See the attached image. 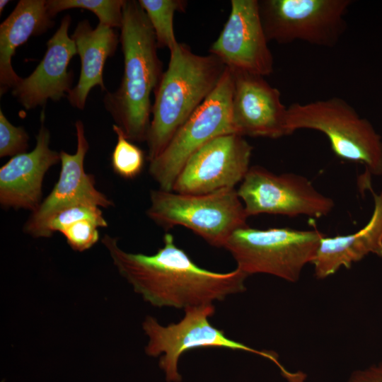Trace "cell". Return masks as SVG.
Returning a JSON list of instances; mask_svg holds the SVG:
<instances>
[{
    "label": "cell",
    "instance_id": "17",
    "mask_svg": "<svg viewBox=\"0 0 382 382\" xmlns=\"http://www.w3.org/2000/svg\"><path fill=\"white\" fill-rule=\"evenodd\" d=\"M371 192L374 209L362 228L347 235L322 238L312 263L316 278L325 279L342 267L350 268L370 253L382 257V191L379 194Z\"/></svg>",
    "mask_w": 382,
    "mask_h": 382
},
{
    "label": "cell",
    "instance_id": "18",
    "mask_svg": "<svg viewBox=\"0 0 382 382\" xmlns=\"http://www.w3.org/2000/svg\"><path fill=\"white\" fill-rule=\"evenodd\" d=\"M81 59L79 79L67 95L71 106L83 110L90 91L98 86L105 91L103 69L106 59L114 55L120 40L114 28L102 25L92 28L84 19L76 25L71 36Z\"/></svg>",
    "mask_w": 382,
    "mask_h": 382
},
{
    "label": "cell",
    "instance_id": "10",
    "mask_svg": "<svg viewBox=\"0 0 382 382\" xmlns=\"http://www.w3.org/2000/svg\"><path fill=\"white\" fill-rule=\"evenodd\" d=\"M237 193L248 217L268 214L320 218L335 207L334 201L318 191L306 177L276 174L260 166L250 167Z\"/></svg>",
    "mask_w": 382,
    "mask_h": 382
},
{
    "label": "cell",
    "instance_id": "21",
    "mask_svg": "<svg viewBox=\"0 0 382 382\" xmlns=\"http://www.w3.org/2000/svg\"><path fill=\"white\" fill-rule=\"evenodd\" d=\"M125 0H47V8L52 17L71 8L88 10L96 15L99 23L110 28H120Z\"/></svg>",
    "mask_w": 382,
    "mask_h": 382
},
{
    "label": "cell",
    "instance_id": "9",
    "mask_svg": "<svg viewBox=\"0 0 382 382\" xmlns=\"http://www.w3.org/2000/svg\"><path fill=\"white\" fill-rule=\"evenodd\" d=\"M351 0L258 1L262 27L269 41L301 40L332 47L346 30Z\"/></svg>",
    "mask_w": 382,
    "mask_h": 382
},
{
    "label": "cell",
    "instance_id": "14",
    "mask_svg": "<svg viewBox=\"0 0 382 382\" xmlns=\"http://www.w3.org/2000/svg\"><path fill=\"white\" fill-rule=\"evenodd\" d=\"M231 71L233 78L232 120L236 134L271 139L286 136L287 108L281 101L279 91L270 85L264 76Z\"/></svg>",
    "mask_w": 382,
    "mask_h": 382
},
{
    "label": "cell",
    "instance_id": "27",
    "mask_svg": "<svg viewBox=\"0 0 382 382\" xmlns=\"http://www.w3.org/2000/svg\"><path fill=\"white\" fill-rule=\"evenodd\" d=\"M9 3L8 0H1L0 1V13H2L5 6Z\"/></svg>",
    "mask_w": 382,
    "mask_h": 382
},
{
    "label": "cell",
    "instance_id": "23",
    "mask_svg": "<svg viewBox=\"0 0 382 382\" xmlns=\"http://www.w3.org/2000/svg\"><path fill=\"white\" fill-rule=\"evenodd\" d=\"M82 220L91 221L99 228L108 226L100 207L91 203H77L62 209L50 218L45 228L44 238L50 237L57 231L61 233L65 228Z\"/></svg>",
    "mask_w": 382,
    "mask_h": 382
},
{
    "label": "cell",
    "instance_id": "8",
    "mask_svg": "<svg viewBox=\"0 0 382 382\" xmlns=\"http://www.w3.org/2000/svg\"><path fill=\"white\" fill-rule=\"evenodd\" d=\"M215 312L213 304L189 307L178 323L166 326L161 325L152 316H146L142 328L148 337L145 352L150 357H158L159 366L168 382H180L181 376L178 364L182 354L200 347H219L256 354L277 364L282 374L287 371L279 364L275 352L257 350L228 337L224 331L213 326L209 318Z\"/></svg>",
    "mask_w": 382,
    "mask_h": 382
},
{
    "label": "cell",
    "instance_id": "22",
    "mask_svg": "<svg viewBox=\"0 0 382 382\" xmlns=\"http://www.w3.org/2000/svg\"><path fill=\"white\" fill-rule=\"evenodd\" d=\"M117 135V143L111 154V166L113 171L122 178L132 180L142 171L145 155L141 149L129 140L122 129L112 125Z\"/></svg>",
    "mask_w": 382,
    "mask_h": 382
},
{
    "label": "cell",
    "instance_id": "11",
    "mask_svg": "<svg viewBox=\"0 0 382 382\" xmlns=\"http://www.w3.org/2000/svg\"><path fill=\"white\" fill-rule=\"evenodd\" d=\"M253 149L244 137L237 134L213 139L187 159L172 191L201 195L234 188L250 168Z\"/></svg>",
    "mask_w": 382,
    "mask_h": 382
},
{
    "label": "cell",
    "instance_id": "20",
    "mask_svg": "<svg viewBox=\"0 0 382 382\" xmlns=\"http://www.w3.org/2000/svg\"><path fill=\"white\" fill-rule=\"evenodd\" d=\"M152 26L158 48L170 52L178 45L173 19L175 12H184L187 1L183 0H139Z\"/></svg>",
    "mask_w": 382,
    "mask_h": 382
},
{
    "label": "cell",
    "instance_id": "25",
    "mask_svg": "<svg viewBox=\"0 0 382 382\" xmlns=\"http://www.w3.org/2000/svg\"><path fill=\"white\" fill-rule=\"evenodd\" d=\"M98 228L91 221L82 220L69 226L61 233L73 250L82 252L91 248L98 241Z\"/></svg>",
    "mask_w": 382,
    "mask_h": 382
},
{
    "label": "cell",
    "instance_id": "26",
    "mask_svg": "<svg viewBox=\"0 0 382 382\" xmlns=\"http://www.w3.org/2000/svg\"><path fill=\"white\" fill-rule=\"evenodd\" d=\"M347 382H382V362L352 372Z\"/></svg>",
    "mask_w": 382,
    "mask_h": 382
},
{
    "label": "cell",
    "instance_id": "3",
    "mask_svg": "<svg viewBox=\"0 0 382 382\" xmlns=\"http://www.w3.org/2000/svg\"><path fill=\"white\" fill-rule=\"evenodd\" d=\"M167 69L154 91L146 142L150 161L212 93L226 66L216 56L196 54L184 43L171 52Z\"/></svg>",
    "mask_w": 382,
    "mask_h": 382
},
{
    "label": "cell",
    "instance_id": "6",
    "mask_svg": "<svg viewBox=\"0 0 382 382\" xmlns=\"http://www.w3.org/2000/svg\"><path fill=\"white\" fill-rule=\"evenodd\" d=\"M324 236L316 228L258 229L247 225L230 236L224 248L248 276L263 273L296 282L305 265L313 263Z\"/></svg>",
    "mask_w": 382,
    "mask_h": 382
},
{
    "label": "cell",
    "instance_id": "16",
    "mask_svg": "<svg viewBox=\"0 0 382 382\" xmlns=\"http://www.w3.org/2000/svg\"><path fill=\"white\" fill-rule=\"evenodd\" d=\"M71 21L69 15L63 17L59 27L47 41L40 64L13 88V96L26 110L45 105L49 99L58 101L72 89L74 74L68 71V66L77 52L68 34Z\"/></svg>",
    "mask_w": 382,
    "mask_h": 382
},
{
    "label": "cell",
    "instance_id": "13",
    "mask_svg": "<svg viewBox=\"0 0 382 382\" xmlns=\"http://www.w3.org/2000/svg\"><path fill=\"white\" fill-rule=\"evenodd\" d=\"M77 146L74 154L60 151L61 170L57 182L50 193L25 222L23 230L35 238H44L47 221L58 211L77 203H91L108 208L112 201L98 191L94 177L86 173L84 159L89 144L85 136L83 123L75 122Z\"/></svg>",
    "mask_w": 382,
    "mask_h": 382
},
{
    "label": "cell",
    "instance_id": "2",
    "mask_svg": "<svg viewBox=\"0 0 382 382\" xmlns=\"http://www.w3.org/2000/svg\"><path fill=\"white\" fill-rule=\"evenodd\" d=\"M120 41L124 73L119 88L104 97L106 110L131 141H146L154 93L163 74L152 26L138 1L125 0Z\"/></svg>",
    "mask_w": 382,
    "mask_h": 382
},
{
    "label": "cell",
    "instance_id": "7",
    "mask_svg": "<svg viewBox=\"0 0 382 382\" xmlns=\"http://www.w3.org/2000/svg\"><path fill=\"white\" fill-rule=\"evenodd\" d=\"M233 78L226 68L212 93L175 132L163 152L150 161L149 173L160 189L171 191L187 159L219 136L236 134L232 120Z\"/></svg>",
    "mask_w": 382,
    "mask_h": 382
},
{
    "label": "cell",
    "instance_id": "1",
    "mask_svg": "<svg viewBox=\"0 0 382 382\" xmlns=\"http://www.w3.org/2000/svg\"><path fill=\"white\" fill-rule=\"evenodd\" d=\"M101 242L120 274L154 306L185 310L213 304L246 290L245 273L237 267L224 273L200 267L176 245L170 233L163 236V246L150 255L126 252L116 238L108 234Z\"/></svg>",
    "mask_w": 382,
    "mask_h": 382
},
{
    "label": "cell",
    "instance_id": "19",
    "mask_svg": "<svg viewBox=\"0 0 382 382\" xmlns=\"http://www.w3.org/2000/svg\"><path fill=\"white\" fill-rule=\"evenodd\" d=\"M47 8V0H21L0 25V95L18 83L21 77L12 67L16 48L32 36H37L54 25Z\"/></svg>",
    "mask_w": 382,
    "mask_h": 382
},
{
    "label": "cell",
    "instance_id": "12",
    "mask_svg": "<svg viewBox=\"0 0 382 382\" xmlns=\"http://www.w3.org/2000/svg\"><path fill=\"white\" fill-rule=\"evenodd\" d=\"M264 32L257 0H231V11L209 52L232 71L266 76L274 60Z\"/></svg>",
    "mask_w": 382,
    "mask_h": 382
},
{
    "label": "cell",
    "instance_id": "5",
    "mask_svg": "<svg viewBox=\"0 0 382 382\" xmlns=\"http://www.w3.org/2000/svg\"><path fill=\"white\" fill-rule=\"evenodd\" d=\"M146 214L155 224L165 230L186 227L216 248H224L236 230L248 225V216L235 188L201 195L154 190Z\"/></svg>",
    "mask_w": 382,
    "mask_h": 382
},
{
    "label": "cell",
    "instance_id": "24",
    "mask_svg": "<svg viewBox=\"0 0 382 382\" xmlns=\"http://www.w3.org/2000/svg\"><path fill=\"white\" fill-rule=\"evenodd\" d=\"M29 136L23 127L13 125L0 110V157L25 153Z\"/></svg>",
    "mask_w": 382,
    "mask_h": 382
},
{
    "label": "cell",
    "instance_id": "15",
    "mask_svg": "<svg viewBox=\"0 0 382 382\" xmlns=\"http://www.w3.org/2000/svg\"><path fill=\"white\" fill-rule=\"evenodd\" d=\"M40 120L33 150L12 157L0 168V204L3 208L35 212L42 202L46 173L60 161V153L50 148V133L45 125L44 110Z\"/></svg>",
    "mask_w": 382,
    "mask_h": 382
},
{
    "label": "cell",
    "instance_id": "4",
    "mask_svg": "<svg viewBox=\"0 0 382 382\" xmlns=\"http://www.w3.org/2000/svg\"><path fill=\"white\" fill-rule=\"evenodd\" d=\"M287 135L309 129L324 134L338 158L364 164L374 175L382 174V141L371 123L339 97L287 107Z\"/></svg>",
    "mask_w": 382,
    "mask_h": 382
}]
</instances>
